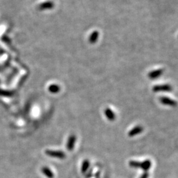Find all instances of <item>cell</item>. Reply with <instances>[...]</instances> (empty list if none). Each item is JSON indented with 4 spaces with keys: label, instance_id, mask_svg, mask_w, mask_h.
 <instances>
[{
    "label": "cell",
    "instance_id": "5bb4252c",
    "mask_svg": "<svg viewBox=\"0 0 178 178\" xmlns=\"http://www.w3.org/2000/svg\"><path fill=\"white\" fill-rule=\"evenodd\" d=\"M13 94V92L9 90H4L0 89V96H11Z\"/></svg>",
    "mask_w": 178,
    "mask_h": 178
},
{
    "label": "cell",
    "instance_id": "4fadbf2b",
    "mask_svg": "<svg viewBox=\"0 0 178 178\" xmlns=\"http://www.w3.org/2000/svg\"><path fill=\"white\" fill-rule=\"evenodd\" d=\"M90 166V163L88 160H84L83 164H82V167H81V172L83 173H85V172L88 170V169Z\"/></svg>",
    "mask_w": 178,
    "mask_h": 178
},
{
    "label": "cell",
    "instance_id": "7c38bea8",
    "mask_svg": "<svg viewBox=\"0 0 178 178\" xmlns=\"http://www.w3.org/2000/svg\"><path fill=\"white\" fill-rule=\"evenodd\" d=\"M48 90L50 92L53 93V94H55V93H58L60 90V87L55 84H52L50 85L48 87Z\"/></svg>",
    "mask_w": 178,
    "mask_h": 178
},
{
    "label": "cell",
    "instance_id": "6da1fadb",
    "mask_svg": "<svg viewBox=\"0 0 178 178\" xmlns=\"http://www.w3.org/2000/svg\"><path fill=\"white\" fill-rule=\"evenodd\" d=\"M129 166L133 168H140L143 170L147 171L151 168V162L150 160H145L143 162H139L136 161H131L129 162Z\"/></svg>",
    "mask_w": 178,
    "mask_h": 178
},
{
    "label": "cell",
    "instance_id": "9c48e42d",
    "mask_svg": "<svg viewBox=\"0 0 178 178\" xmlns=\"http://www.w3.org/2000/svg\"><path fill=\"white\" fill-rule=\"evenodd\" d=\"M98 37H99V32L97 30L93 31L89 36V42L92 44H95L98 41Z\"/></svg>",
    "mask_w": 178,
    "mask_h": 178
},
{
    "label": "cell",
    "instance_id": "9a60e30c",
    "mask_svg": "<svg viewBox=\"0 0 178 178\" xmlns=\"http://www.w3.org/2000/svg\"><path fill=\"white\" fill-rule=\"evenodd\" d=\"M148 174L147 173H145L140 178H148Z\"/></svg>",
    "mask_w": 178,
    "mask_h": 178
},
{
    "label": "cell",
    "instance_id": "8fae6325",
    "mask_svg": "<svg viewBox=\"0 0 178 178\" xmlns=\"http://www.w3.org/2000/svg\"><path fill=\"white\" fill-rule=\"evenodd\" d=\"M42 172L48 178H54V173H53L51 169L48 168V167H44V168H42Z\"/></svg>",
    "mask_w": 178,
    "mask_h": 178
},
{
    "label": "cell",
    "instance_id": "7a4b0ae2",
    "mask_svg": "<svg viewBox=\"0 0 178 178\" xmlns=\"http://www.w3.org/2000/svg\"><path fill=\"white\" fill-rule=\"evenodd\" d=\"M153 91L155 92H170L173 90L172 87L169 84H158L155 85L153 87Z\"/></svg>",
    "mask_w": 178,
    "mask_h": 178
},
{
    "label": "cell",
    "instance_id": "30bf717a",
    "mask_svg": "<svg viewBox=\"0 0 178 178\" xmlns=\"http://www.w3.org/2000/svg\"><path fill=\"white\" fill-rule=\"evenodd\" d=\"M105 115L106 116V118H107L108 119H109V120H110V121H113L116 118L115 113H114L113 112V111L111 110L110 108L106 109V110H105Z\"/></svg>",
    "mask_w": 178,
    "mask_h": 178
},
{
    "label": "cell",
    "instance_id": "52a82bcc",
    "mask_svg": "<svg viewBox=\"0 0 178 178\" xmlns=\"http://www.w3.org/2000/svg\"><path fill=\"white\" fill-rule=\"evenodd\" d=\"M75 141H76V137L74 135H71V136L69 137L67 143V148L68 150L69 151L73 150L74 147H75Z\"/></svg>",
    "mask_w": 178,
    "mask_h": 178
},
{
    "label": "cell",
    "instance_id": "8992f818",
    "mask_svg": "<svg viewBox=\"0 0 178 178\" xmlns=\"http://www.w3.org/2000/svg\"><path fill=\"white\" fill-rule=\"evenodd\" d=\"M54 7V4L52 1H47L44 2L38 5V9L40 10H47L52 9Z\"/></svg>",
    "mask_w": 178,
    "mask_h": 178
},
{
    "label": "cell",
    "instance_id": "277c9868",
    "mask_svg": "<svg viewBox=\"0 0 178 178\" xmlns=\"http://www.w3.org/2000/svg\"><path fill=\"white\" fill-rule=\"evenodd\" d=\"M164 72V69H155L148 73V78L150 79H156L162 75Z\"/></svg>",
    "mask_w": 178,
    "mask_h": 178
},
{
    "label": "cell",
    "instance_id": "3957f363",
    "mask_svg": "<svg viewBox=\"0 0 178 178\" xmlns=\"http://www.w3.org/2000/svg\"><path fill=\"white\" fill-rule=\"evenodd\" d=\"M46 154L48 156H51L53 158H57L60 159H63L65 158V154L62 151L47 150L46 151Z\"/></svg>",
    "mask_w": 178,
    "mask_h": 178
},
{
    "label": "cell",
    "instance_id": "ba28073f",
    "mask_svg": "<svg viewBox=\"0 0 178 178\" xmlns=\"http://www.w3.org/2000/svg\"><path fill=\"white\" fill-rule=\"evenodd\" d=\"M143 131V128L141 126H137L134 127L133 129H131V131L129 132V137H134L136 135L140 134Z\"/></svg>",
    "mask_w": 178,
    "mask_h": 178
},
{
    "label": "cell",
    "instance_id": "5b68a950",
    "mask_svg": "<svg viewBox=\"0 0 178 178\" xmlns=\"http://www.w3.org/2000/svg\"><path fill=\"white\" fill-rule=\"evenodd\" d=\"M160 101L164 105L170 106H176L177 105V102L176 100L168 97H162L160 98Z\"/></svg>",
    "mask_w": 178,
    "mask_h": 178
}]
</instances>
